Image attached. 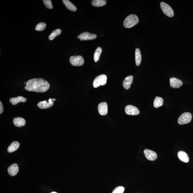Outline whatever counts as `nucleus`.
<instances>
[{
  "label": "nucleus",
  "instance_id": "nucleus-18",
  "mask_svg": "<svg viewBox=\"0 0 193 193\" xmlns=\"http://www.w3.org/2000/svg\"><path fill=\"white\" fill-rule=\"evenodd\" d=\"M62 1L64 4L69 10L73 12H76L77 10L76 7L70 1L68 0H63Z\"/></svg>",
  "mask_w": 193,
  "mask_h": 193
},
{
  "label": "nucleus",
  "instance_id": "nucleus-11",
  "mask_svg": "<svg viewBox=\"0 0 193 193\" xmlns=\"http://www.w3.org/2000/svg\"><path fill=\"white\" fill-rule=\"evenodd\" d=\"M170 84L172 87L178 88H180L183 84L182 81L176 78H171L170 79Z\"/></svg>",
  "mask_w": 193,
  "mask_h": 193
},
{
  "label": "nucleus",
  "instance_id": "nucleus-1",
  "mask_svg": "<svg viewBox=\"0 0 193 193\" xmlns=\"http://www.w3.org/2000/svg\"><path fill=\"white\" fill-rule=\"evenodd\" d=\"M25 89L28 91L43 93L48 90L50 84L47 81L42 79H34L26 82Z\"/></svg>",
  "mask_w": 193,
  "mask_h": 193
},
{
  "label": "nucleus",
  "instance_id": "nucleus-15",
  "mask_svg": "<svg viewBox=\"0 0 193 193\" xmlns=\"http://www.w3.org/2000/svg\"><path fill=\"white\" fill-rule=\"evenodd\" d=\"M178 158L182 161L187 163L189 162V158L187 153L183 151H180L178 154Z\"/></svg>",
  "mask_w": 193,
  "mask_h": 193
},
{
  "label": "nucleus",
  "instance_id": "nucleus-30",
  "mask_svg": "<svg viewBox=\"0 0 193 193\" xmlns=\"http://www.w3.org/2000/svg\"><path fill=\"white\" fill-rule=\"evenodd\" d=\"M51 193H57V192H51Z\"/></svg>",
  "mask_w": 193,
  "mask_h": 193
},
{
  "label": "nucleus",
  "instance_id": "nucleus-17",
  "mask_svg": "<svg viewBox=\"0 0 193 193\" xmlns=\"http://www.w3.org/2000/svg\"><path fill=\"white\" fill-rule=\"evenodd\" d=\"M26 99L22 96H18L17 97H14L10 99V102L13 105H16L19 102H25Z\"/></svg>",
  "mask_w": 193,
  "mask_h": 193
},
{
  "label": "nucleus",
  "instance_id": "nucleus-21",
  "mask_svg": "<svg viewBox=\"0 0 193 193\" xmlns=\"http://www.w3.org/2000/svg\"><path fill=\"white\" fill-rule=\"evenodd\" d=\"M163 103V99L161 97H156L153 102L154 107L156 108H158L162 106Z\"/></svg>",
  "mask_w": 193,
  "mask_h": 193
},
{
  "label": "nucleus",
  "instance_id": "nucleus-26",
  "mask_svg": "<svg viewBox=\"0 0 193 193\" xmlns=\"http://www.w3.org/2000/svg\"><path fill=\"white\" fill-rule=\"evenodd\" d=\"M43 2L46 7L49 9H52L53 6L51 0H43Z\"/></svg>",
  "mask_w": 193,
  "mask_h": 193
},
{
  "label": "nucleus",
  "instance_id": "nucleus-29",
  "mask_svg": "<svg viewBox=\"0 0 193 193\" xmlns=\"http://www.w3.org/2000/svg\"><path fill=\"white\" fill-rule=\"evenodd\" d=\"M52 100H53V101H54L56 100V99H52Z\"/></svg>",
  "mask_w": 193,
  "mask_h": 193
},
{
  "label": "nucleus",
  "instance_id": "nucleus-28",
  "mask_svg": "<svg viewBox=\"0 0 193 193\" xmlns=\"http://www.w3.org/2000/svg\"><path fill=\"white\" fill-rule=\"evenodd\" d=\"M3 110L4 109H3V104L2 103L1 101L0 102V114H1V113H2Z\"/></svg>",
  "mask_w": 193,
  "mask_h": 193
},
{
  "label": "nucleus",
  "instance_id": "nucleus-7",
  "mask_svg": "<svg viewBox=\"0 0 193 193\" xmlns=\"http://www.w3.org/2000/svg\"><path fill=\"white\" fill-rule=\"evenodd\" d=\"M81 41L83 40H93L97 38V35L94 34H92L88 32H85L81 34L77 37Z\"/></svg>",
  "mask_w": 193,
  "mask_h": 193
},
{
  "label": "nucleus",
  "instance_id": "nucleus-27",
  "mask_svg": "<svg viewBox=\"0 0 193 193\" xmlns=\"http://www.w3.org/2000/svg\"><path fill=\"white\" fill-rule=\"evenodd\" d=\"M125 190L124 187L123 186H118L113 190L112 193H123Z\"/></svg>",
  "mask_w": 193,
  "mask_h": 193
},
{
  "label": "nucleus",
  "instance_id": "nucleus-13",
  "mask_svg": "<svg viewBox=\"0 0 193 193\" xmlns=\"http://www.w3.org/2000/svg\"><path fill=\"white\" fill-rule=\"evenodd\" d=\"M133 79L134 77L132 76H129L125 78L123 82V87L125 90H128L130 88Z\"/></svg>",
  "mask_w": 193,
  "mask_h": 193
},
{
  "label": "nucleus",
  "instance_id": "nucleus-22",
  "mask_svg": "<svg viewBox=\"0 0 193 193\" xmlns=\"http://www.w3.org/2000/svg\"><path fill=\"white\" fill-rule=\"evenodd\" d=\"M107 3V1L105 0H93L92 1V4L95 7H101L104 6Z\"/></svg>",
  "mask_w": 193,
  "mask_h": 193
},
{
  "label": "nucleus",
  "instance_id": "nucleus-25",
  "mask_svg": "<svg viewBox=\"0 0 193 193\" xmlns=\"http://www.w3.org/2000/svg\"><path fill=\"white\" fill-rule=\"evenodd\" d=\"M46 27V24L44 22H40L37 24L35 26V29L37 31H43Z\"/></svg>",
  "mask_w": 193,
  "mask_h": 193
},
{
  "label": "nucleus",
  "instance_id": "nucleus-5",
  "mask_svg": "<svg viewBox=\"0 0 193 193\" xmlns=\"http://www.w3.org/2000/svg\"><path fill=\"white\" fill-rule=\"evenodd\" d=\"M161 9L163 13L167 16L172 17L174 15V12L171 7L169 4L163 2L160 4Z\"/></svg>",
  "mask_w": 193,
  "mask_h": 193
},
{
  "label": "nucleus",
  "instance_id": "nucleus-9",
  "mask_svg": "<svg viewBox=\"0 0 193 193\" xmlns=\"http://www.w3.org/2000/svg\"><path fill=\"white\" fill-rule=\"evenodd\" d=\"M145 157L147 159L150 161H154L157 158V154L155 152L151 150L145 149L144 151Z\"/></svg>",
  "mask_w": 193,
  "mask_h": 193
},
{
  "label": "nucleus",
  "instance_id": "nucleus-4",
  "mask_svg": "<svg viewBox=\"0 0 193 193\" xmlns=\"http://www.w3.org/2000/svg\"><path fill=\"white\" fill-rule=\"evenodd\" d=\"M192 115L189 112L184 113L179 117L178 123L180 125H184L190 123L192 120Z\"/></svg>",
  "mask_w": 193,
  "mask_h": 193
},
{
  "label": "nucleus",
  "instance_id": "nucleus-14",
  "mask_svg": "<svg viewBox=\"0 0 193 193\" xmlns=\"http://www.w3.org/2000/svg\"><path fill=\"white\" fill-rule=\"evenodd\" d=\"M8 171L9 174L11 176H15L19 171L18 165L16 164H12L8 168Z\"/></svg>",
  "mask_w": 193,
  "mask_h": 193
},
{
  "label": "nucleus",
  "instance_id": "nucleus-24",
  "mask_svg": "<svg viewBox=\"0 0 193 193\" xmlns=\"http://www.w3.org/2000/svg\"><path fill=\"white\" fill-rule=\"evenodd\" d=\"M62 31L60 29H57L53 31L51 34L49 35V40H54L55 37L59 35L61 33Z\"/></svg>",
  "mask_w": 193,
  "mask_h": 193
},
{
  "label": "nucleus",
  "instance_id": "nucleus-23",
  "mask_svg": "<svg viewBox=\"0 0 193 193\" xmlns=\"http://www.w3.org/2000/svg\"><path fill=\"white\" fill-rule=\"evenodd\" d=\"M102 49L100 47L97 48L94 54V60L95 62H98L100 59L101 54L102 52Z\"/></svg>",
  "mask_w": 193,
  "mask_h": 193
},
{
  "label": "nucleus",
  "instance_id": "nucleus-6",
  "mask_svg": "<svg viewBox=\"0 0 193 193\" xmlns=\"http://www.w3.org/2000/svg\"><path fill=\"white\" fill-rule=\"evenodd\" d=\"M70 62L74 66H82L84 63V60L81 56H72L70 58Z\"/></svg>",
  "mask_w": 193,
  "mask_h": 193
},
{
  "label": "nucleus",
  "instance_id": "nucleus-12",
  "mask_svg": "<svg viewBox=\"0 0 193 193\" xmlns=\"http://www.w3.org/2000/svg\"><path fill=\"white\" fill-rule=\"evenodd\" d=\"M99 113L102 116H104L108 113V105L106 102L101 103L98 107Z\"/></svg>",
  "mask_w": 193,
  "mask_h": 193
},
{
  "label": "nucleus",
  "instance_id": "nucleus-3",
  "mask_svg": "<svg viewBox=\"0 0 193 193\" xmlns=\"http://www.w3.org/2000/svg\"><path fill=\"white\" fill-rule=\"evenodd\" d=\"M107 77L105 74H102L95 78L93 82V86L97 88L101 85L104 86L107 84Z\"/></svg>",
  "mask_w": 193,
  "mask_h": 193
},
{
  "label": "nucleus",
  "instance_id": "nucleus-16",
  "mask_svg": "<svg viewBox=\"0 0 193 193\" xmlns=\"http://www.w3.org/2000/svg\"><path fill=\"white\" fill-rule=\"evenodd\" d=\"M13 123L15 126L18 127L23 126L26 124L25 120L22 117H16L14 118Z\"/></svg>",
  "mask_w": 193,
  "mask_h": 193
},
{
  "label": "nucleus",
  "instance_id": "nucleus-20",
  "mask_svg": "<svg viewBox=\"0 0 193 193\" xmlns=\"http://www.w3.org/2000/svg\"><path fill=\"white\" fill-rule=\"evenodd\" d=\"M142 60V56L140 50L139 48L136 49L135 61L136 65L139 66L140 65Z\"/></svg>",
  "mask_w": 193,
  "mask_h": 193
},
{
  "label": "nucleus",
  "instance_id": "nucleus-10",
  "mask_svg": "<svg viewBox=\"0 0 193 193\" xmlns=\"http://www.w3.org/2000/svg\"><path fill=\"white\" fill-rule=\"evenodd\" d=\"M54 105V101L52 99H49L48 101H44L38 103L37 106L40 109H46L50 108Z\"/></svg>",
  "mask_w": 193,
  "mask_h": 193
},
{
  "label": "nucleus",
  "instance_id": "nucleus-8",
  "mask_svg": "<svg viewBox=\"0 0 193 193\" xmlns=\"http://www.w3.org/2000/svg\"><path fill=\"white\" fill-rule=\"evenodd\" d=\"M125 111L127 114L132 116L137 115L139 113V111L137 108L131 105L126 106L125 108Z\"/></svg>",
  "mask_w": 193,
  "mask_h": 193
},
{
  "label": "nucleus",
  "instance_id": "nucleus-2",
  "mask_svg": "<svg viewBox=\"0 0 193 193\" xmlns=\"http://www.w3.org/2000/svg\"><path fill=\"white\" fill-rule=\"evenodd\" d=\"M139 22V19L137 15H131L125 19L123 22V25L125 28H130L136 26Z\"/></svg>",
  "mask_w": 193,
  "mask_h": 193
},
{
  "label": "nucleus",
  "instance_id": "nucleus-19",
  "mask_svg": "<svg viewBox=\"0 0 193 193\" xmlns=\"http://www.w3.org/2000/svg\"><path fill=\"white\" fill-rule=\"evenodd\" d=\"M20 144L17 141H14L12 142L8 148V151L9 152H12L15 151L19 148Z\"/></svg>",
  "mask_w": 193,
  "mask_h": 193
}]
</instances>
